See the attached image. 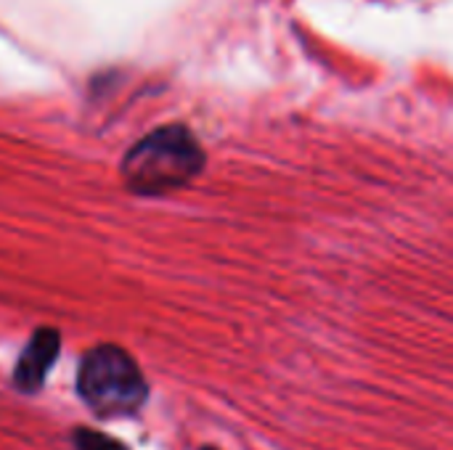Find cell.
Listing matches in <instances>:
<instances>
[{
    "instance_id": "cell-1",
    "label": "cell",
    "mask_w": 453,
    "mask_h": 450,
    "mask_svg": "<svg viewBox=\"0 0 453 450\" xmlns=\"http://www.w3.org/2000/svg\"><path fill=\"white\" fill-rule=\"evenodd\" d=\"M204 167V154L196 138L180 127H157L141 138L122 159V180L133 194L157 196L194 180Z\"/></svg>"
},
{
    "instance_id": "cell-2",
    "label": "cell",
    "mask_w": 453,
    "mask_h": 450,
    "mask_svg": "<svg viewBox=\"0 0 453 450\" xmlns=\"http://www.w3.org/2000/svg\"><path fill=\"white\" fill-rule=\"evenodd\" d=\"M77 395L98 419H127L141 414L146 406L149 385L127 350L117 345H98L80 361Z\"/></svg>"
},
{
    "instance_id": "cell-3",
    "label": "cell",
    "mask_w": 453,
    "mask_h": 450,
    "mask_svg": "<svg viewBox=\"0 0 453 450\" xmlns=\"http://www.w3.org/2000/svg\"><path fill=\"white\" fill-rule=\"evenodd\" d=\"M61 350V337L53 329H37L27 342L24 353L13 366V387L21 395H35L42 390L48 371L53 369Z\"/></svg>"
},
{
    "instance_id": "cell-4",
    "label": "cell",
    "mask_w": 453,
    "mask_h": 450,
    "mask_svg": "<svg viewBox=\"0 0 453 450\" xmlns=\"http://www.w3.org/2000/svg\"><path fill=\"white\" fill-rule=\"evenodd\" d=\"M72 446H74V450H127L114 438H106V435L88 430V427H80L72 432Z\"/></svg>"
},
{
    "instance_id": "cell-5",
    "label": "cell",
    "mask_w": 453,
    "mask_h": 450,
    "mask_svg": "<svg viewBox=\"0 0 453 450\" xmlns=\"http://www.w3.org/2000/svg\"><path fill=\"white\" fill-rule=\"evenodd\" d=\"M202 450H215V448H202Z\"/></svg>"
}]
</instances>
